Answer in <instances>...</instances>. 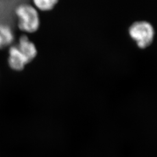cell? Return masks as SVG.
Masks as SVG:
<instances>
[{
    "mask_svg": "<svg viewBox=\"0 0 157 157\" xmlns=\"http://www.w3.org/2000/svg\"><path fill=\"white\" fill-rule=\"evenodd\" d=\"M129 33L132 39L141 48H144L150 45L154 37L152 26L146 21L133 23L129 28Z\"/></svg>",
    "mask_w": 157,
    "mask_h": 157,
    "instance_id": "7a4b0ae2",
    "label": "cell"
},
{
    "mask_svg": "<svg viewBox=\"0 0 157 157\" xmlns=\"http://www.w3.org/2000/svg\"><path fill=\"white\" fill-rule=\"evenodd\" d=\"M58 3L57 0H34L33 6L39 12H48L52 10Z\"/></svg>",
    "mask_w": 157,
    "mask_h": 157,
    "instance_id": "8992f818",
    "label": "cell"
},
{
    "mask_svg": "<svg viewBox=\"0 0 157 157\" xmlns=\"http://www.w3.org/2000/svg\"><path fill=\"white\" fill-rule=\"evenodd\" d=\"M18 29L24 33H34L40 27L39 12L33 4L23 3L15 10Z\"/></svg>",
    "mask_w": 157,
    "mask_h": 157,
    "instance_id": "6da1fadb",
    "label": "cell"
},
{
    "mask_svg": "<svg viewBox=\"0 0 157 157\" xmlns=\"http://www.w3.org/2000/svg\"><path fill=\"white\" fill-rule=\"evenodd\" d=\"M15 40V34L11 27L5 23L0 24V49L11 47Z\"/></svg>",
    "mask_w": 157,
    "mask_h": 157,
    "instance_id": "5b68a950",
    "label": "cell"
},
{
    "mask_svg": "<svg viewBox=\"0 0 157 157\" xmlns=\"http://www.w3.org/2000/svg\"><path fill=\"white\" fill-rule=\"evenodd\" d=\"M8 64L12 70L17 72L22 71L28 64L17 45H11L9 48Z\"/></svg>",
    "mask_w": 157,
    "mask_h": 157,
    "instance_id": "277c9868",
    "label": "cell"
},
{
    "mask_svg": "<svg viewBox=\"0 0 157 157\" xmlns=\"http://www.w3.org/2000/svg\"><path fill=\"white\" fill-rule=\"evenodd\" d=\"M16 45L28 64L32 62L37 56L38 50L36 45L26 35H22L19 37Z\"/></svg>",
    "mask_w": 157,
    "mask_h": 157,
    "instance_id": "3957f363",
    "label": "cell"
}]
</instances>
